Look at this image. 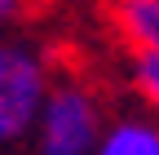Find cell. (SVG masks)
<instances>
[{"instance_id":"1","label":"cell","mask_w":159,"mask_h":155,"mask_svg":"<svg viewBox=\"0 0 159 155\" xmlns=\"http://www.w3.org/2000/svg\"><path fill=\"white\" fill-rule=\"evenodd\" d=\"M102 129H106V115L97 93L80 80H57L49 84L40 115L31 124L35 155H93Z\"/></svg>"},{"instance_id":"2","label":"cell","mask_w":159,"mask_h":155,"mask_svg":"<svg viewBox=\"0 0 159 155\" xmlns=\"http://www.w3.org/2000/svg\"><path fill=\"white\" fill-rule=\"evenodd\" d=\"M49 53L35 40H0V146L22 142L53 84Z\"/></svg>"},{"instance_id":"3","label":"cell","mask_w":159,"mask_h":155,"mask_svg":"<svg viewBox=\"0 0 159 155\" xmlns=\"http://www.w3.org/2000/svg\"><path fill=\"white\" fill-rule=\"evenodd\" d=\"M111 22L133 53H159V0H111Z\"/></svg>"},{"instance_id":"4","label":"cell","mask_w":159,"mask_h":155,"mask_svg":"<svg viewBox=\"0 0 159 155\" xmlns=\"http://www.w3.org/2000/svg\"><path fill=\"white\" fill-rule=\"evenodd\" d=\"M93 155H159V120L155 115H119L102 129Z\"/></svg>"},{"instance_id":"5","label":"cell","mask_w":159,"mask_h":155,"mask_svg":"<svg viewBox=\"0 0 159 155\" xmlns=\"http://www.w3.org/2000/svg\"><path fill=\"white\" fill-rule=\"evenodd\" d=\"M133 80H137V93L146 98V106L155 111V120H159V53H137Z\"/></svg>"},{"instance_id":"6","label":"cell","mask_w":159,"mask_h":155,"mask_svg":"<svg viewBox=\"0 0 159 155\" xmlns=\"http://www.w3.org/2000/svg\"><path fill=\"white\" fill-rule=\"evenodd\" d=\"M18 13H22V0H0V27H9Z\"/></svg>"}]
</instances>
